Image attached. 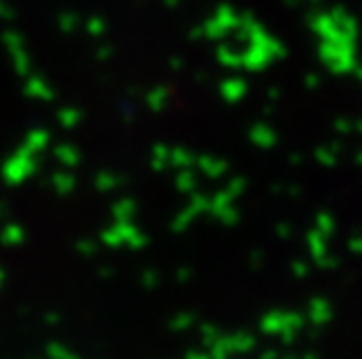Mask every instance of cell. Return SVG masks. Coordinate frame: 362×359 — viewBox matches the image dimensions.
Wrapping results in <instances>:
<instances>
[]
</instances>
